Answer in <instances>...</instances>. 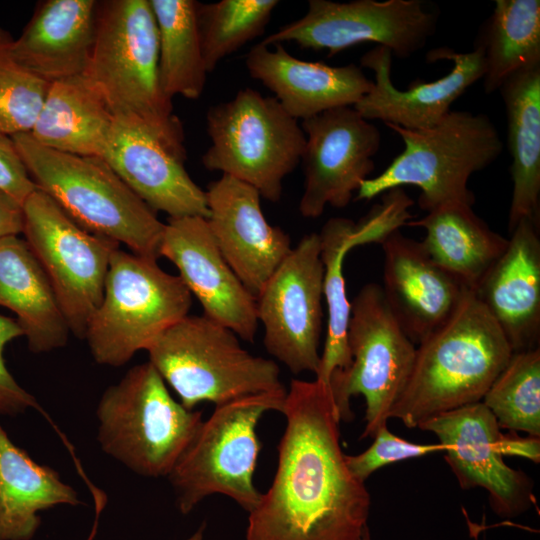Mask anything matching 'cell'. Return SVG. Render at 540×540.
Listing matches in <instances>:
<instances>
[{
    "mask_svg": "<svg viewBox=\"0 0 540 540\" xmlns=\"http://www.w3.org/2000/svg\"><path fill=\"white\" fill-rule=\"evenodd\" d=\"M450 60L451 71L432 82L415 81L407 90H398L391 80L392 52L376 46L360 60L361 67L374 73L373 87L353 107L366 120H381L409 130H423L437 125L451 110V105L475 82L483 78V50L475 45L460 53L444 47L431 50L428 62Z\"/></svg>",
    "mask_w": 540,
    "mask_h": 540,
    "instance_id": "cell-19",
    "label": "cell"
},
{
    "mask_svg": "<svg viewBox=\"0 0 540 540\" xmlns=\"http://www.w3.org/2000/svg\"><path fill=\"white\" fill-rule=\"evenodd\" d=\"M22 208L24 240L42 266L70 332L85 338L119 244L84 230L39 189Z\"/></svg>",
    "mask_w": 540,
    "mask_h": 540,
    "instance_id": "cell-12",
    "label": "cell"
},
{
    "mask_svg": "<svg viewBox=\"0 0 540 540\" xmlns=\"http://www.w3.org/2000/svg\"><path fill=\"white\" fill-rule=\"evenodd\" d=\"M406 225L423 228L426 234L420 243L429 258L472 291L508 244L475 214L472 205L463 203L438 207Z\"/></svg>",
    "mask_w": 540,
    "mask_h": 540,
    "instance_id": "cell-29",
    "label": "cell"
},
{
    "mask_svg": "<svg viewBox=\"0 0 540 540\" xmlns=\"http://www.w3.org/2000/svg\"><path fill=\"white\" fill-rule=\"evenodd\" d=\"M160 256L178 269L204 315L253 342L258 329L256 297L230 268L200 216L169 218L160 245Z\"/></svg>",
    "mask_w": 540,
    "mask_h": 540,
    "instance_id": "cell-18",
    "label": "cell"
},
{
    "mask_svg": "<svg viewBox=\"0 0 540 540\" xmlns=\"http://www.w3.org/2000/svg\"><path fill=\"white\" fill-rule=\"evenodd\" d=\"M501 449L503 456L524 457L534 463L540 461L539 437H520L514 431L508 434L503 433Z\"/></svg>",
    "mask_w": 540,
    "mask_h": 540,
    "instance_id": "cell-40",
    "label": "cell"
},
{
    "mask_svg": "<svg viewBox=\"0 0 540 540\" xmlns=\"http://www.w3.org/2000/svg\"><path fill=\"white\" fill-rule=\"evenodd\" d=\"M96 417L101 449L134 473L152 478L168 477L203 421L201 411L171 396L149 361L106 389Z\"/></svg>",
    "mask_w": 540,
    "mask_h": 540,
    "instance_id": "cell-6",
    "label": "cell"
},
{
    "mask_svg": "<svg viewBox=\"0 0 540 540\" xmlns=\"http://www.w3.org/2000/svg\"><path fill=\"white\" fill-rule=\"evenodd\" d=\"M386 126L402 138L404 150L378 176L361 183L357 200L414 185L421 190L418 205L427 212L454 203L473 205L470 176L494 162L503 149L497 128L480 113L450 111L423 130Z\"/></svg>",
    "mask_w": 540,
    "mask_h": 540,
    "instance_id": "cell-5",
    "label": "cell"
},
{
    "mask_svg": "<svg viewBox=\"0 0 540 540\" xmlns=\"http://www.w3.org/2000/svg\"><path fill=\"white\" fill-rule=\"evenodd\" d=\"M347 343L351 364L331 374L332 397L340 421H350V399L362 395L366 408L360 439L373 438L390 419L411 374L417 348L390 310L380 285H364L351 302Z\"/></svg>",
    "mask_w": 540,
    "mask_h": 540,
    "instance_id": "cell-11",
    "label": "cell"
},
{
    "mask_svg": "<svg viewBox=\"0 0 540 540\" xmlns=\"http://www.w3.org/2000/svg\"><path fill=\"white\" fill-rule=\"evenodd\" d=\"M437 13L421 0H310L301 18L266 36V45L294 42L302 48L327 50L329 56L374 42L392 55L407 58L433 35Z\"/></svg>",
    "mask_w": 540,
    "mask_h": 540,
    "instance_id": "cell-13",
    "label": "cell"
},
{
    "mask_svg": "<svg viewBox=\"0 0 540 540\" xmlns=\"http://www.w3.org/2000/svg\"><path fill=\"white\" fill-rule=\"evenodd\" d=\"M380 244L384 298L406 335L419 345L452 318L472 290L399 229Z\"/></svg>",
    "mask_w": 540,
    "mask_h": 540,
    "instance_id": "cell-21",
    "label": "cell"
},
{
    "mask_svg": "<svg viewBox=\"0 0 540 540\" xmlns=\"http://www.w3.org/2000/svg\"><path fill=\"white\" fill-rule=\"evenodd\" d=\"M83 74L114 116H135L185 151L181 122L160 83L158 28L150 0L98 2Z\"/></svg>",
    "mask_w": 540,
    "mask_h": 540,
    "instance_id": "cell-4",
    "label": "cell"
},
{
    "mask_svg": "<svg viewBox=\"0 0 540 540\" xmlns=\"http://www.w3.org/2000/svg\"><path fill=\"white\" fill-rule=\"evenodd\" d=\"M102 158L154 212L169 218L209 215L206 192L184 166L185 151L131 116H114Z\"/></svg>",
    "mask_w": 540,
    "mask_h": 540,
    "instance_id": "cell-17",
    "label": "cell"
},
{
    "mask_svg": "<svg viewBox=\"0 0 540 540\" xmlns=\"http://www.w3.org/2000/svg\"><path fill=\"white\" fill-rule=\"evenodd\" d=\"M78 504L77 492L15 445L0 424V540H30L40 511Z\"/></svg>",
    "mask_w": 540,
    "mask_h": 540,
    "instance_id": "cell-28",
    "label": "cell"
},
{
    "mask_svg": "<svg viewBox=\"0 0 540 540\" xmlns=\"http://www.w3.org/2000/svg\"><path fill=\"white\" fill-rule=\"evenodd\" d=\"M286 393H259L216 405L168 475L181 513L213 494L233 499L247 512L255 508L261 497L253 483L261 449L256 427L266 412L282 411Z\"/></svg>",
    "mask_w": 540,
    "mask_h": 540,
    "instance_id": "cell-9",
    "label": "cell"
},
{
    "mask_svg": "<svg viewBox=\"0 0 540 540\" xmlns=\"http://www.w3.org/2000/svg\"><path fill=\"white\" fill-rule=\"evenodd\" d=\"M507 115L513 184L508 218L511 232L523 219L539 221L540 66L521 70L498 89Z\"/></svg>",
    "mask_w": 540,
    "mask_h": 540,
    "instance_id": "cell-26",
    "label": "cell"
},
{
    "mask_svg": "<svg viewBox=\"0 0 540 540\" xmlns=\"http://www.w3.org/2000/svg\"><path fill=\"white\" fill-rule=\"evenodd\" d=\"M36 189L12 138L0 134V190L23 205Z\"/></svg>",
    "mask_w": 540,
    "mask_h": 540,
    "instance_id": "cell-38",
    "label": "cell"
},
{
    "mask_svg": "<svg viewBox=\"0 0 540 540\" xmlns=\"http://www.w3.org/2000/svg\"><path fill=\"white\" fill-rule=\"evenodd\" d=\"M483 84L490 94L511 75L540 66V1L497 0L480 31Z\"/></svg>",
    "mask_w": 540,
    "mask_h": 540,
    "instance_id": "cell-30",
    "label": "cell"
},
{
    "mask_svg": "<svg viewBox=\"0 0 540 540\" xmlns=\"http://www.w3.org/2000/svg\"><path fill=\"white\" fill-rule=\"evenodd\" d=\"M19 336L23 332L17 321L0 315V415H17L29 408L42 411L35 397L12 376L4 360L6 345Z\"/></svg>",
    "mask_w": 540,
    "mask_h": 540,
    "instance_id": "cell-37",
    "label": "cell"
},
{
    "mask_svg": "<svg viewBox=\"0 0 540 540\" xmlns=\"http://www.w3.org/2000/svg\"><path fill=\"white\" fill-rule=\"evenodd\" d=\"M97 5L95 0L39 3L20 36L13 38L12 55L48 83L83 74L94 42Z\"/></svg>",
    "mask_w": 540,
    "mask_h": 540,
    "instance_id": "cell-24",
    "label": "cell"
},
{
    "mask_svg": "<svg viewBox=\"0 0 540 540\" xmlns=\"http://www.w3.org/2000/svg\"><path fill=\"white\" fill-rule=\"evenodd\" d=\"M146 351L149 362L189 410L204 401L220 405L286 391L275 361L250 354L232 330L205 315H187Z\"/></svg>",
    "mask_w": 540,
    "mask_h": 540,
    "instance_id": "cell-7",
    "label": "cell"
},
{
    "mask_svg": "<svg viewBox=\"0 0 540 540\" xmlns=\"http://www.w3.org/2000/svg\"><path fill=\"white\" fill-rule=\"evenodd\" d=\"M23 225L22 205L0 190V238L21 234Z\"/></svg>",
    "mask_w": 540,
    "mask_h": 540,
    "instance_id": "cell-39",
    "label": "cell"
},
{
    "mask_svg": "<svg viewBox=\"0 0 540 540\" xmlns=\"http://www.w3.org/2000/svg\"><path fill=\"white\" fill-rule=\"evenodd\" d=\"M192 295L179 276L157 260L116 249L110 259L103 297L85 339L94 360L120 367L188 315Z\"/></svg>",
    "mask_w": 540,
    "mask_h": 540,
    "instance_id": "cell-8",
    "label": "cell"
},
{
    "mask_svg": "<svg viewBox=\"0 0 540 540\" xmlns=\"http://www.w3.org/2000/svg\"><path fill=\"white\" fill-rule=\"evenodd\" d=\"M37 189L84 230L157 260L165 224L98 156L60 152L29 132L11 136Z\"/></svg>",
    "mask_w": 540,
    "mask_h": 540,
    "instance_id": "cell-3",
    "label": "cell"
},
{
    "mask_svg": "<svg viewBox=\"0 0 540 540\" xmlns=\"http://www.w3.org/2000/svg\"><path fill=\"white\" fill-rule=\"evenodd\" d=\"M245 63L250 76L271 90L284 110L298 121L333 108L354 106L373 87L361 66L301 60L279 43L256 44Z\"/></svg>",
    "mask_w": 540,
    "mask_h": 540,
    "instance_id": "cell-23",
    "label": "cell"
},
{
    "mask_svg": "<svg viewBox=\"0 0 540 540\" xmlns=\"http://www.w3.org/2000/svg\"><path fill=\"white\" fill-rule=\"evenodd\" d=\"M361 540H371L368 527L365 529Z\"/></svg>",
    "mask_w": 540,
    "mask_h": 540,
    "instance_id": "cell-42",
    "label": "cell"
},
{
    "mask_svg": "<svg viewBox=\"0 0 540 540\" xmlns=\"http://www.w3.org/2000/svg\"><path fill=\"white\" fill-rule=\"evenodd\" d=\"M306 137L301 158L305 173L299 202L305 218L321 216L327 205L346 207L375 168L379 129L353 106L324 111L303 120Z\"/></svg>",
    "mask_w": 540,
    "mask_h": 540,
    "instance_id": "cell-15",
    "label": "cell"
},
{
    "mask_svg": "<svg viewBox=\"0 0 540 540\" xmlns=\"http://www.w3.org/2000/svg\"><path fill=\"white\" fill-rule=\"evenodd\" d=\"M324 266L318 233L302 237L256 297L264 346L293 374L316 375L322 331Z\"/></svg>",
    "mask_w": 540,
    "mask_h": 540,
    "instance_id": "cell-14",
    "label": "cell"
},
{
    "mask_svg": "<svg viewBox=\"0 0 540 540\" xmlns=\"http://www.w3.org/2000/svg\"><path fill=\"white\" fill-rule=\"evenodd\" d=\"M0 306L16 315L34 353L63 347L70 334L53 288L19 235L0 238Z\"/></svg>",
    "mask_w": 540,
    "mask_h": 540,
    "instance_id": "cell-25",
    "label": "cell"
},
{
    "mask_svg": "<svg viewBox=\"0 0 540 540\" xmlns=\"http://www.w3.org/2000/svg\"><path fill=\"white\" fill-rule=\"evenodd\" d=\"M418 428L437 436L461 488L485 489L499 516H516L534 502L530 478L504 462L503 433L482 402L429 418Z\"/></svg>",
    "mask_w": 540,
    "mask_h": 540,
    "instance_id": "cell-16",
    "label": "cell"
},
{
    "mask_svg": "<svg viewBox=\"0 0 540 540\" xmlns=\"http://www.w3.org/2000/svg\"><path fill=\"white\" fill-rule=\"evenodd\" d=\"M204 525H202L193 535L186 540H202L203 539Z\"/></svg>",
    "mask_w": 540,
    "mask_h": 540,
    "instance_id": "cell-41",
    "label": "cell"
},
{
    "mask_svg": "<svg viewBox=\"0 0 540 540\" xmlns=\"http://www.w3.org/2000/svg\"><path fill=\"white\" fill-rule=\"evenodd\" d=\"M277 0H221L199 3L197 24L208 73L218 63L261 35Z\"/></svg>",
    "mask_w": 540,
    "mask_h": 540,
    "instance_id": "cell-34",
    "label": "cell"
},
{
    "mask_svg": "<svg viewBox=\"0 0 540 540\" xmlns=\"http://www.w3.org/2000/svg\"><path fill=\"white\" fill-rule=\"evenodd\" d=\"M512 353L471 291L452 318L417 345L411 374L390 418L418 428L429 418L481 402Z\"/></svg>",
    "mask_w": 540,
    "mask_h": 540,
    "instance_id": "cell-2",
    "label": "cell"
},
{
    "mask_svg": "<svg viewBox=\"0 0 540 540\" xmlns=\"http://www.w3.org/2000/svg\"><path fill=\"white\" fill-rule=\"evenodd\" d=\"M318 234L324 266L323 296L327 305L328 321L315 379L329 384L330 376L336 369H346L351 364L347 343L351 302L346 294L343 263L346 254L360 243L357 223L347 218L329 219Z\"/></svg>",
    "mask_w": 540,
    "mask_h": 540,
    "instance_id": "cell-32",
    "label": "cell"
},
{
    "mask_svg": "<svg viewBox=\"0 0 540 540\" xmlns=\"http://www.w3.org/2000/svg\"><path fill=\"white\" fill-rule=\"evenodd\" d=\"M113 120L103 97L80 74L50 83L29 133L60 152L102 157Z\"/></svg>",
    "mask_w": 540,
    "mask_h": 540,
    "instance_id": "cell-27",
    "label": "cell"
},
{
    "mask_svg": "<svg viewBox=\"0 0 540 540\" xmlns=\"http://www.w3.org/2000/svg\"><path fill=\"white\" fill-rule=\"evenodd\" d=\"M373 439L365 451L357 455H345L350 472L364 483L371 474L382 467L444 451L439 442L418 444L398 437L389 431L387 425L381 427Z\"/></svg>",
    "mask_w": 540,
    "mask_h": 540,
    "instance_id": "cell-36",
    "label": "cell"
},
{
    "mask_svg": "<svg viewBox=\"0 0 540 540\" xmlns=\"http://www.w3.org/2000/svg\"><path fill=\"white\" fill-rule=\"evenodd\" d=\"M481 402L500 428L540 437V348L512 353Z\"/></svg>",
    "mask_w": 540,
    "mask_h": 540,
    "instance_id": "cell-33",
    "label": "cell"
},
{
    "mask_svg": "<svg viewBox=\"0 0 540 540\" xmlns=\"http://www.w3.org/2000/svg\"><path fill=\"white\" fill-rule=\"evenodd\" d=\"M206 192V218L222 256L255 297L292 250L290 238L265 218L252 186L222 175Z\"/></svg>",
    "mask_w": 540,
    "mask_h": 540,
    "instance_id": "cell-20",
    "label": "cell"
},
{
    "mask_svg": "<svg viewBox=\"0 0 540 540\" xmlns=\"http://www.w3.org/2000/svg\"><path fill=\"white\" fill-rule=\"evenodd\" d=\"M506 249L473 293L507 339L512 352L539 347V221L521 220Z\"/></svg>",
    "mask_w": 540,
    "mask_h": 540,
    "instance_id": "cell-22",
    "label": "cell"
},
{
    "mask_svg": "<svg viewBox=\"0 0 540 540\" xmlns=\"http://www.w3.org/2000/svg\"><path fill=\"white\" fill-rule=\"evenodd\" d=\"M281 412L276 473L249 512L246 540H361L370 494L346 464L329 384L291 380Z\"/></svg>",
    "mask_w": 540,
    "mask_h": 540,
    "instance_id": "cell-1",
    "label": "cell"
},
{
    "mask_svg": "<svg viewBox=\"0 0 540 540\" xmlns=\"http://www.w3.org/2000/svg\"><path fill=\"white\" fill-rule=\"evenodd\" d=\"M12 41L0 27V134L9 137L31 131L50 86L14 58Z\"/></svg>",
    "mask_w": 540,
    "mask_h": 540,
    "instance_id": "cell-35",
    "label": "cell"
},
{
    "mask_svg": "<svg viewBox=\"0 0 540 540\" xmlns=\"http://www.w3.org/2000/svg\"><path fill=\"white\" fill-rule=\"evenodd\" d=\"M206 128L211 144L203 166L255 188L277 202L283 179L301 162L306 137L298 120L274 97L251 88L209 108Z\"/></svg>",
    "mask_w": 540,
    "mask_h": 540,
    "instance_id": "cell-10",
    "label": "cell"
},
{
    "mask_svg": "<svg viewBox=\"0 0 540 540\" xmlns=\"http://www.w3.org/2000/svg\"><path fill=\"white\" fill-rule=\"evenodd\" d=\"M159 38V75L164 93L172 99H198L208 71L202 54L198 24V2L193 0H150Z\"/></svg>",
    "mask_w": 540,
    "mask_h": 540,
    "instance_id": "cell-31",
    "label": "cell"
}]
</instances>
